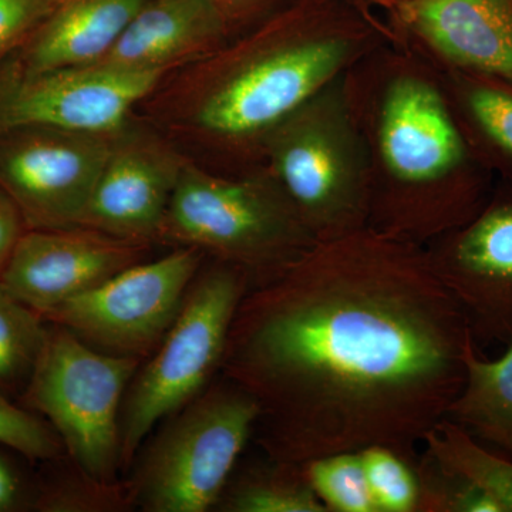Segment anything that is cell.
<instances>
[{"mask_svg": "<svg viewBox=\"0 0 512 512\" xmlns=\"http://www.w3.org/2000/svg\"><path fill=\"white\" fill-rule=\"evenodd\" d=\"M434 274L456 299L471 335L512 339V198L424 245Z\"/></svg>", "mask_w": 512, "mask_h": 512, "instance_id": "obj_13", "label": "cell"}, {"mask_svg": "<svg viewBox=\"0 0 512 512\" xmlns=\"http://www.w3.org/2000/svg\"><path fill=\"white\" fill-rule=\"evenodd\" d=\"M141 363L100 352L49 323L42 353L18 402L52 426L67 457L84 473L117 481L121 407Z\"/></svg>", "mask_w": 512, "mask_h": 512, "instance_id": "obj_8", "label": "cell"}, {"mask_svg": "<svg viewBox=\"0 0 512 512\" xmlns=\"http://www.w3.org/2000/svg\"><path fill=\"white\" fill-rule=\"evenodd\" d=\"M114 133L25 127L0 134V190L26 228L79 225Z\"/></svg>", "mask_w": 512, "mask_h": 512, "instance_id": "obj_11", "label": "cell"}, {"mask_svg": "<svg viewBox=\"0 0 512 512\" xmlns=\"http://www.w3.org/2000/svg\"><path fill=\"white\" fill-rule=\"evenodd\" d=\"M153 245L82 227L28 229L0 284L33 311L47 312L150 258Z\"/></svg>", "mask_w": 512, "mask_h": 512, "instance_id": "obj_14", "label": "cell"}, {"mask_svg": "<svg viewBox=\"0 0 512 512\" xmlns=\"http://www.w3.org/2000/svg\"><path fill=\"white\" fill-rule=\"evenodd\" d=\"M463 360L466 376L447 419L512 457V339L504 356L485 360L471 335Z\"/></svg>", "mask_w": 512, "mask_h": 512, "instance_id": "obj_18", "label": "cell"}, {"mask_svg": "<svg viewBox=\"0 0 512 512\" xmlns=\"http://www.w3.org/2000/svg\"><path fill=\"white\" fill-rule=\"evenodd\" d=\"M59 0H0V56L22 46Z\"/></svg>", "mask_w": 512, "mask_h": 512, "instance_id": "obj_28", "label": "cell"}, {"mask_svg": "<svg viewBox=\"0 0 512 512\" xmlns=\"http://www.w3.org/2000/svg\"><path fill=\"white\" fill-rule=\"evenodd\" d=\"M419 512H501L476 485L451 473L424 450L416 460Z\"/></svg>", "mask_w": 512, "mask_h": 512, "instance_id": "obj_26", "label": "cell"}, {"mask_svg": "<svg viewBox=\"0 0 512 512\" xmlns=\"http://www.w3.org/2000/svg\"><path fill=\"white\" fill-rule=\"evenodd\" d=\"M234 39L212 0H148L109 53L94 66L171 72Z\"/></svg>", "mask_w": 512, "mask_h": 512, "instance_id": "obj_16", "label": "cell"}, {"mask_svg": "<svg viewBox=\"0 0 512 512\" xmlns=\"http://www.w3.org/2000/svg\"><path fill=\"white\" fill-rule=\"evenodd\" d=\"M349 2L353 3L357 8L365 10V12H367L366 5H379L392 12L393 9L399 8V6L410 2V0H349Z\"/></svg>", "mask_w": 512, "mask_h": 512, "instance_id": "obj_32", "label": "cell"}, {"mask_svg": "<svg viewBox=\"0 0 512 512\" xmlns=\"http://www.w3.org/2000/svg\"><path fill=\"white\" fill-rule=\"evenodd\" d=\"M386 25L393 40L439 69L512 86V0H410Z\"/></svg>", "mask_w": 512, "mask_h": 512, "instance_id": "obj_15", "label": "cell"}, {"mask_svg": "<svg viewBox=\"0 0 512 512\" xmlns=\"http://www.w3.org/2000/svg\"><path fill=\"white\" fill-rule=\"evenodd\" d=\"M205 256L171 248L74 296L43 318L109 355L148 359L167 335Z\"/></svg>", "mask_w": 512, "mask_h": 512, "instance_id": "obj_9", "label": "cell"}, {"mask_svg": "<svg viewBox=\"0 0 512 512\" xmlns=\"http://www.w3.org/2000/svg\"><path fill=\"white\" fill-rule=\"evenodd\" d=\"M360 456L377 512H419L417 458L387 446L363 448Z\"/></svg>", "mask_w": 512, "mask_h": 512, "instance_id": "obj_25", "label": "cell"}, {"mask_svg": "<svg viewBox=\"0 0 512 512\" xmlns=\"http://www.w3.org/2000/svg\"><path fill=\"white\" fill-rule=\"evenodd\" d=\"M184 163L167 138L131 117L114 133L79 225L157 247Z\"/></svg>", "mask_w": 512, "mask_h": 512, "instance_id": "obj_12", "label": "cell"}, {"mask_svg": "<svg viewBox=\"0 0 512 512\" xmlns=\"http://www.w3.org/2000/svg\"><path fill=\"white\" fill-rule=\"evenodd\" d=\"M281 185L262 167L245 175L211 173L185 160L158 247L194 248L271 284L315 245Z\"/></svg>", "mask_w": 512, "mask_h": 512, "instance_id": "obj_4", "label": "cell"}, {"mask_svg": "<svg viewBox=\"0 0 512 512\" xmlns=\"http://www.w3.org/2000/svg\"><path fill=\"white\" fill-rule=\"evenodd\" d=\"M227 19L232 35H244L298 0H212Z\"/></svg>", "mask_w": 512, "mask_h": 512, "instance_id": "obj_29", "label": "cell"}, {"mask_svg": "<svg viewBox=\"0 0 512 512\" xmlns=\"http://www.w3.org/2000/svg\"><path fill=\"white\" fill-rule=\"evenodd\" d=\"M261 409L222 376L168 419L126 481L134 508L147 512L215 510Z\"/></svg>", "mask_w": 512, "mask_h": 512, "instance_id": "obj_7", "label": "cell"}, {"mask_svg": "<svg viewBox=\"0 0 512 512\" xmlns=\"http://www.w3.org/2000/svg\"><path fill=\"white\" fill-rule=\"evenodd\" d=\"M326 512H377L360 451H343L303 463Z\"/></svg>", "mask_w": 512, "mask_h": 512, "instance_id": "obj_24", "label": "cell"}, {"mask_svg": "<svg viewBox=\"0 0 512 512\" xmlns=\"http://www.w3.org/2000/svg\"><path fill=\"white\" fill-rule=\"evenodd\" d=\"M215 510L222 512H326L303 464L266 456L235 468Z\"/></svg>", "mask_w": 512, "mask_h": 512, "instance_id": "obj_20", "label": "cell"}, {"mask_svg": "<svg viewBox=\"0 0 512 512\" xmlns=\"http://www.w3.org/2000/svg\"><path fill=\"white\" fill-rule=\"evenodd\" d=\"M47 326L40 313L0 284V393L19 400L42 353Z\"/></svg>", "mask_w": 512, "mask_h": 512, "instance_id": "obj_22", "label": "cell"}, {"mask_svg": "<svg viewBox=\"0 0 512 512\" xmlns=\"http://www.w3.org/2000/svg\"><path fill=\"white\" fill-rule=\"evenodd\" d=\"M436 70L478 156L512 168V86L476 74Z\"/></svg>", "mask_w": 512, "mask_h": 512, "instance_id": "obj_19", "label": "cell"}, {"mask_svg": "<svg viewBox=\"0 0 512 512\" xmlns=\"http://www.w3.org/2000/svg\"><path fill=\"white\" fill-rule=\"evenodd\" d=\"M470 336L424 248L366 228L245 295L221 375L258 402L268 457L387 446L414 460L463 387Z\"/></svg>", "mask_w": 512, "mask_h": 512, "instance_id": "obj_1", "label": "cell"}, {"mask_svg": "<svg viewBox=\"0 0 512 512\" xmlns=\"http://www.w3.org/2000/svg\"><path fill=\"white\" fill-rule=\"evenodd\" d=\"M0 446L30 461L52 463L63 457L64 447L47 421L0 393Z\"/></svg>", "mask_w": 512, "mask_h": 512, "instance_id": "obj_27", "label": "cell"}, {"mask_svg": "<svg viewBox=\"0 0 512 512\" xmlns=\"http://www.w3.org/2000/svg\"><path fill=\"white\" fill-rule=\"evenodd\" d=\"M264 165L315 242L348 237L369 225V161L346 99L345 76L276 128Z\"/></svg>", "mask_w": 512, "mask_h": 512, "instance_id": "obj_5", "label": "cell"}, {"mask_svg": "<svg viewBox=\"0 0 512 512\" xmlns=\"http://www.w3.org/2000/svg\"><path fill=\"white\" fill-rule=\"evenodd\" d=\"M389 39L386 23L348 0H298L164 74L134 117L204 170L254 173L276 128Z\"/></svg>", "mask_w": 512, "mask_h": 512, "instance_id": "obj_2", "label": "cell"}, {"mask_svg": "<svg viewBox=\"0 0 512 512\" xmlns=\"http://www.w3.org/2000/svg\"><path fill=\"white\" fill-rule=\"evenodd\" d=\"M167 73L32 70L10 52L0 56V134L25 127L114 133Z\"/></svg>", "mask_w": 512, "mask_h": 512, "instance_id": "obj_10", "label": "cell"}, {"mask_svg": "<svg viewBox=\"0 0 512 512\" xmlns=\"http://www.w3.org/2000/svg\"><path fill=\"white\" fill-rule=\"evenodd\" d=\"M251 291L248 276L205 258L156 352L128 386L120 414V470L160 421L200 396L221 373L232 322Z\"/></svg>", "mask_w": 512, "mask_h": 512, "instance_id": "obj_6", "label": "cell"}, {"mask_svg": "<svg viewBox=\"0 0 512 512\" xmlns=\"http://www.w3.org/2000/svg\"><path fill=\"white\" fill-rule=\"evenodd\" d=\"M33 490L23 483V478L8 458L0 454V512L32 508Z\"/></svg>", "mask_w": 512, "mask_h": 512, "instance_id": "obj_31", "label": "cell"}, {"mask_svg": "<svg viewBox=\"0 0 512 512\" xmlns=\"http://www.w3.org/2000/svg\"><path fill=\"white\" fill-rule=\"evenodd\" d=\"M148 0H59L29 39L13 50L32 70L99 63Z\"/></svg>", "mask_w": 512, "mask_h": 512, "instance_id": "obj_17", "label": "cell"}, {"mask_svg": "<svg viewBox=\"0 0 512 512\" xmlns=\"http://www.w3.org/2000/svg\"><path fill=\"white\" fill-rule=\"evenodd\" d=\"M424 450L451 473L487 494L501 512H512V460L491 453L476 437L444 417L424 436Z\"/></svg>", "mask_w": 512, "mask_h": 512, "instance_id": "obj_21", "label": "cell"}, {"mask_svg": "<svg viewBox=\"0 0 512 512\" xmlns=\"http://www.w3.org/2000/svg\"><path fill=\"white\" fill-rule=\"evenodd\" d=\"M28 231L15 202L0 190V278L8 268L20 238Z\"/></svg>", "mask_w": 512, "mask_h": 512, "instance_id": "obj_30", "label": "cell"}, {"mask_svg": "<svg viewBox=\"0 0 512 512\" xmlns=\"http://www.w3.org/2000/svg\"><path fill=\"white\" fill-rule=\"evenodd\" d=\"M67 470L33 490L32 510L42 512H117L134 508L126 481H101L70 460Z\"/></svg>", "mask_w": 512, "mask_h": 512, "instance_id": "obj_23", "label": "cell"}, {"mask_svg": "<svg viewBox=\"0 0 512 512\" xmlns=\"http://www.w3.org/2000/svg\"><path fill=\"white\" fill-rule=\"evenodd\" d=\"M370 173L367 228L424 247L485 207L483 165L440 74L390 37L345 74Z\"/></svg>", "mask_w": 512, "mask_h": 512, "instance_id": "obj_3", "label": "cell"}]
</instances>
